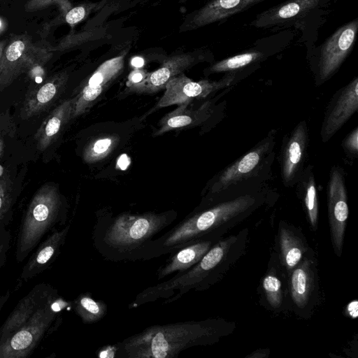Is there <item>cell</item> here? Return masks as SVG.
I'll list each match as a JSON object with an SVG mask.
<instances>
[{
	"label": "cell",
	"mask_w": 358,
	"mask_h": 358,
	"mask_svg": "<svg viewBox=\"0 0 358 358\" xmlns=\"http://www.w3.org/2000/svg\"><path fill=\"white\" fill-rule=\"evenodd\" d=\"M63 202L57 188L46 184L32 197L20 222L15 257L24 262L43 238L65 222Z\"/></svg>",
	"instance_id": "6"
},
{
	"label": "cell",
	"mask_w": 358,
	"mask_h": 358,
	"mask_svg": "<svg viewBox=\"0 0 358 358\" xmlns=\"http://www.w3.org/2000/svg\"><path fill=\"white\" fill-rule=\"evenodd\" d=\"M3 168L0 165V177L3 176Z\"/></svg>",
	"instance_id": "37"
},
{
	"label": "cell",
	"mask_w": 358,
	"mask_h": 358,
	"mask_svg": "<svg viewBox=\"0 0 358 358\" xmlns=\"http://www.w3.org/2000/svg\"><path fill=\"white\" fill-rule=\"evenodd\" d=\"M119 141L117 135H106L94 138L84 149V161L92 164L103 159L113 151Z\"/></svg>",
	"instance_id": "28"
},
{
	"label": "cell",
	"mask_w": 358,
	"mask_h": 358,
	"mask_svg": "<svg viewBox=\"0 0 358 358\" xmlns=\"http://www.w3.org/2000/svg\"><path fill=\"white\" fill-rule=\"evenodd\" d=\"M358 32V17L345 23L308 58L313 81L320 87L330 80L352 52Z\"/></svg>",
	"instance_id": "8"
},
{
	"label": "cell",
	"mask_w": 358,
	"mask_h": 358,
	"mask_svg": "<svg viewBox=\"0 0 358 358\" xmlns=\"http://www.w3.org/2000/svg\"><path fill=\"white\" fill-rule=\"evenodd\" d=\"M248 229L236 235L216 241L203 257L188 270L153 285V294L159 298H170L174 302L191 290L203 291L218 282L245 254Z\"/></svg>",
	"instance_id": "4"
},
{
	"label": "cell",
	"mask_w": 358,
	"mask_h": 358,
	"mask_svg": "<svg viewBox=\"0 0 358 358\" xmlns=\"http://www.w3.org/2000/svg\"><path fill=\"white\" fill-rule=\"evenodd\" d=\"M296 193L301 201L307 220L312 230L317 228L319 215V200L314 166L306 165L296 185Z\"/></svg>",
	"instance_id": "26"
},
{
	"label": "cell",
	"mask_w": 358,
	"mask_h": 358,
	"mask_svg": "<svg viewBox=\"0 0 358 358\" xmlns=\"http://www.w3.org/2000/svg\"><path fill=\"white\" fill-rule=\"evenodd\" d=\"M276 135L277 131L272 129L250 150L220 171L210 182L208 194L220 201L264 185L271 175Z\"/></svg>",
	"instance_id": "5"
},
{
	"label": "cell",
	"mask_w": 358,
	"mask_h": 358,
	"mask_svg": "<svg viewBox=\"0 0 358 358\" xmlns=\"http://www.w3.org/2000/svg\"><path fill=\"white\" fill-rule=\"evenodd\" d=\"M75 97L58 105L43 120L34 135L37 148L46 150L58 137L66 124L72 119Z\"/></svg>",
	"instance_id": "25"
},
{
	"label": "cell",
	"mask_w": 358,
	"mask_h": 358,
	"mask_svg": "<svg viewBox=\"0 0 358 358\" xmlns=\"http://www.w3.org/2000/svg\"><path fill=\"white\" fill-rule=\"evenodd\" d=\"M218 240L211 238L199 239L173 252V255L157 271V280L188 270L195 265Z\"/></svg>",
	"instance_id": "23"
},
{
	"label": "cell",
	"mask_w": 358,
	"mask_h": 358,
	"mask_svg": "<svg viewBox=\"0 0 358 358\" xmlns=\"http://www.w3.org/2000/svg\"><path fill=\"white\" fill-rule=\"evenodd\" d=\"M234 328L222 319L155 324L126 338L119 348L128 358H174L189 348L216 343Z\"/></svg>",
	"instance_id": "3"
},
{
	"label": "cell",
	"mask_w": 358,
	"mask_h": 358,
	"mask_svg": "<svg viewBox=\"0 0 358 358\" xmlns=\"http://www.w3.org/2000/svg\"><path fill=\"white\" fill-rule=\"evenodd\" d=\"M261 287L268 308L273 311H281L287 308L289 301L287 275L280 263L277 253L270 260L269 266L262 280Z\"/></svg>",
	"instance_id": "20"
},
{
	"label": "cell",
	"mask_w": 358,
	"mask_h": 358,
	"mask_svg": "<svg viewBox=\"0 0 358 358\" xmlns=\"http://www.w3.org/2000/svg\"><path fill=\"white\" fill-rule=\"evenodd\" d=\"M312 250L287 273V286L291 308L296 314L307 318L319 302V277Z\"/></svg>",
	"instance_id": "10"
},
{
	"label": "cell",
	"mask_w": 358,
	"mask_h": 358,
	"mask_svg": "<svg viewBox=\"0 0 358 358\" xmlns=\"http://www.w3.org/2000/svg\"><path fill=\"white\" fill-rule=\"evenodd\" d=\"M0 26H1V22H0Z\"/></svg>",
	"instance_id": "38"
},
{
	"label": "cell",
	"mask_w": 358,
	"mask_h": 358,
	"mask_svg": "<svg viewBox=\"0 0 358 358\" xmlns=\"http://www.w3.org/2000/svg\"><path fill=\"white\" fill-rule=\"evenodd\" d=\"M96 5V3H88L71 9L65 16L66 22L71 25L78 23L85 19Z\"/></svg>",
	"instance_id": "31"
},
{
	"label": "cell",
	"mask_w": 358,
	"mask_h": 358,
	"mask_svg": "<svg viewBox=\"0 0 358 358\" xmlns=\"http://www.w3.org/2000/svg\"><path fill=\"white\" fill-rule=\"evenodd\" d=\"M67 305L51 285L41 282L33 287L0 327V358L29 357L57 330Z\"/></svg>",
	"instance_id": "1"
},
{
	"label": "cell",
	"mask_w": 358,
	"mask_h": 358,
	"mask_svg": "<svg viewBox=\"0 0 358 358\" xmlns=\"http://www.w3.org/2000/svg\"><path fill=\"white\" fill-rule=\"evenodd\" d=\"M196 62L195 55L187 53L168 58L159 69L148 73L140 93L152 94L164 89L171 78L182 73Z\"/></svg>",
	"instance_id": "24"
},
{
	"label": "cell",
	"mask_w": 358,
	"mask_h": 358,
	"mask_svg": "<svg viewBox=\"0 0 358 358\" xmlns=\"http://www.w3.org/2000/svg\"><path fill=\"white\" fill-rule=\"evenodd\" d=\"M14 190L8 176L0 177V228L7 227L11 218Z\"/></svg>",
	"instance_id": "29"
},
{
	"label": "cell",
	"mask_w": 358,
	"mask_h": 358,
	"mask_svg": "<svg viewBox=\"0 0 358 358\" xmlns=\"http://www.w3.org/2000/svg\"><path fill=\"white\" fill-rule=\"evenodd\" d=\"M125 53L102 63L75 96L72 118L82 115L94 104L105 89L121 73Z\"/></svg>",
	"instance_id": "16"
},
{
	"label": "cell",
	"mask_w": 358,
	"mask_h": 358,
	"mask_svg": "<svg viewBox=\"0 0 358 358\" xmlns=\"http://www.w3.org/2000/svg\"><path fill=\"white\" fill-rule=\"evenodd\" d=\"M245 76L237 73H226L219 80L195 81L180 73L171 78L164 87V93L154 110L172 105L191 103L194 99L207 97L213 92L229 87Z\"/></svg>",
	"instance_id": "11"
},
{
	"label": "cell",
	"mask_w": 358,
	"mask_h": 358,
	"mask_svg": "<svg viewBox=\"0 0 358 358\" xmlns=\"http://www.w3.org/2000/svg\"><path fill=\"white\" fill-rule=\"evenodd\" d=\"M309 140V129L305 120L300 121L283 136L278 162L285 187L295 186L306 166Z\"/></svg>",
	"instance_id": "13"
},
{
	"label": "cell",
	"mask_w": 358,
	"mask_h": 358,
	"mask_svg": "<svg viewBox=\"0 0 358 358\" xmlns=\"http://www.w3.org/2000/svg\"><path fill=\"white\" fill-rule=\"evenodd\" d=\"M71 306L85 324L99 321L107 312L106 304L103 301L95 300L88 293L80 294L72 301Z\"/></svg>",
	"instance_id": "27"
},
{
	"label": "cell",
	"mask_w": 358,
	"mask_h": 358,
	"mask_svg": "<svg viewBox=\"0 0 358 358\" xmlns=\"http://www.w3.org/2000/svg\"><path fill=\"white\" fill-rule=\"evenodd\" d=\"M190 103H184L174 110L166 114L159 122L155 136L175 129L199 126L213 115L214 103L212 101L204 102L196 109L189 108Z\"/></svg>",
	"instance_id": "21"
},
{
	"label": "cell",
	"mask_w": 358,
	"mask_h": 358,
	"mask_svg": "<svg viewBox=\"0 0 358 358\" xmlns=\"http://www.w3.org/2000/svg\"><path fill=\"white\" fill-rule=\"evenodd\" d=\"M323 0H287L258 13L250 25L258 29L287 27L319 10Z\"/></svg>",
	"instance_id": "15"
},
{
	"label": "cell",
	"mask_w": 358,
	"mask_h": 358,
	"mask_svg": "<svg viewBox=\"0 0 358 358\" xmlns=\"http://www.w3.org/2000/svg\"><path fill=\"white\" fill-rule=\"evenodd\" d=\"M67 79L65 73L56 75L33 90L24 99L20 112L21 117L27 120L45 111L61 95Z\"/></svg>",
	"instance_id": "22"
},
{
	"label": "cell",
	"mask_w": 358,
	"mask_h": 358,
	"mask_svg": "<svg viewBox=\"0 0 358 358\" xmlns=\"http://www.w3.org/2000/svg\"><path fill=\"white\" fill-rule=\"evenodd\" d=\"M278 237V259L287 275L312 250L301 230L285 221L279 223Z\"/></svg>",
	"instance_id": "18"
},
{
	"label": "cell",
	"mask_w": 358,
	"mask_h": 358,
	"mask_svg": "<svg viewBox=\"0 0 358 358\" xmlns=\"http://www.w3.org/2000/svg\"><path fill=\"white\" fill-rule=\"evenodd\" d=\"M24 49V44L22 41H16L13 42L8 48L6 52L7 62L10 64H13L17 61V59L22 56Z\"/></svg>",
	"instance_id": "34"
},
{
	"label": "cell",
	"mask_w": 358,
	"mask_h": 358,
	"mask_svg": "<svg viewBox=\"0 0 358 358\" xmlns=\"http://www.w3.org/2000/svg\"><path fill=\"white\" fill-rule=\"evenodd\" d=\"M269 201L270 194L262 185L218 201L183 220L156 240L155 252H173L202 238L220 239Z\"/></svg>",
	"instance_id": "2"
},
{
	"label": "cell",
	"mask_w": 358,
	"mask_h": 358,
	"mask_svg": "<svg viewBox=\"0 0 358 358\" xmlns=\"http://www.w3.org/2000/svg\"><path fill=\"white\" fill-rule=\"evenodd\" d=\"M3 148V143L1 140H0V155L2 152Z\"/></svg>",
	"instance_id": "36"
},
{
	"label": "cell",
	"mask_w": 358,
	"mask_h": 358,
	"mask_svg": "<svg viewBox=\"0 0 358 358\" xmlns=\"http://www.w3.org/2000/svg\"><path fill=\"white\" fill-rule=\"evenodd\" d=\"M358 110V77L337 90L329 102L322 120L320 137L329 141Z\"/></svg>",
	"instance_id": "14"
},
{
	"label": "cell",
	"mask_w": 358,
	"mask_h": 358,
	"mask_svg": "<svg viewBox=\"0 0 358 358\" xmlns=\"http://www.w3.org/2000/svg\"><path fill=\"white\" fill-rule=\"evenodd\" d=\"M341 147L351 160L358 157V127H355L342 141Z\"/></svg>",
	"instance_id": "30"
},
{
	"label": "cell",
	"mask_w": 358,
	"mask_h": 358,
	"mask_svg": "<svg viewBox=\"0 0 358 358\" xmlns=\"http://www.w3.org/2000/svg\"><path fill=\"white\" fill-rule=\"evenodd\" d=\"M148 73V72L144 69L139 68L135 69L131 71L128 76V79L126 83L127 87L131 92L140 93Z\"/></svg>",
	"instance_id": "32"
},
{
	"label": "cell",
	"mask_w": 358,
	"mask_h": 358,
	"mask_svg": "<svg viewBox=\"0 0 358 358\" xmlns=\"http://www.w3.org/2000/svg\"><path fill=\"white\" fill-rule=\"evenodd\" d=\"M292 40V33L282 32L256 41L249 50L213 63L209 73H237L248 76L257 70L261 63L283 50Z\"/></svg>",
	"instance_id": "9"
},
{
	"label": "cell",
	"mask_w": 358,
	"mask_h": 358,
	"mask_svg": "<svg viewBox=\"0 0 358 358\" xmlns=\"http://www.w3.org/2000/svg\"><path fill=\"white\" fill-rule=\"evenodd\" d=\"M170 222L169 215L165 213H123L107 228L103 242L120 252H131L143 246Z\"/></svg>",
	"instance_id": "7"
},
{
	"label": "cell",
	"mask_w": 358,
	"mask_h": 358,
	"mask_svg": "<svg viewBox=\"0 0 358 358\" xmlns=\"http://www.w3.org/2000/svg\"><path fill=\"white\" fill-rule=\"evenodd\" d=\"M10 241L11 234L8 227L0 228V268L6 263Z\"/></svg>",
	"instance_id": "33"
},
{
	"label": "cell",
	"mask_w": 358,
	"mask_h": 358,
	"mask_svg": "<svg viewBox=\"0 0 358 358\" xmlns=\"http://www.w3.org/2000/svg\"><path fill=\"white\" fill-rule=\"evenodd\" d=\"M268 0H210L192 17L190 27L200 28L224 20Z\"/></svg>",
	"instance_id": "19"
},
{
	"label": "cell",
	"mask_w": 358,
	"mask_h": 358,
	"mask_svg": "<svg viewBox=\"0 0 358 358\" xmlns=\"http://www.w3.org/2000/svg\"><path fill=\"white\" fill-rule=\"evenodd\" d=\"M70 226L52 231L32 251L22 267L20 280L27 282L45 271L55 262L65 243Z\"/></svg>",
	"instance_id": "17"
},
{
	"label": "cell",
	"mask_w": 358,
	"mask_h": 358,
	"mask_svg": "<svg viewBox=\"0 0 358 358\" xmlns=\"http://www.w3.org/2000/svg\"><path fill=\"white\" fill-rule=\"evenodd\" d=\"M10 297V292L0 294V310L3 307V306L6 303L7 301Z\"/></svg>",
	"instance_id": "35"
},
{
	"label": "cell",
	"mask_w": 358,
	"mask_h": 358,
	"mask_svg": "<svg viewBox=\"0 0 358 358\" xmlns=\"http://www.w3.org/2000/svg\"><path fill=\"white\" fill-rule=\"evenodd\" d=\"M327 195L331 239L334 252L340 257L343 252L349 208L345 173L338 165H334L330 170Z\"/></svg>",
	"instance_id": "12"
}]
</instances>
